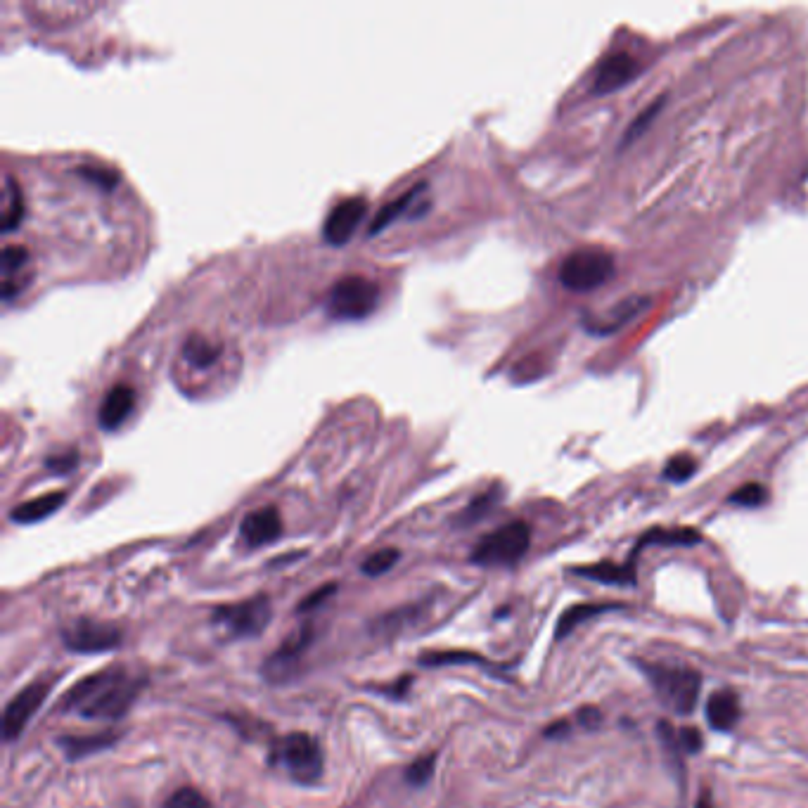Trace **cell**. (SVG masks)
Listing matches in <instances>:
<instances>
[{
    "mask_svg": "<svg viewBox=\"0 0 808 808\" xmlns=\"http://www.w3.org/2000/svg\"><path fill=\"white\" fill-rule=\"evenodd\" d=\"M143 683V678H138L124 664L107 666V669H100L91 673V676L81 678L64 695L62 709L67 714H79L83 718L117 721L136 702Z\"/></svg>",
    "mask_w": 808,
    "mask_h": 808,
    "instance_id": "cell-1",
    "label": "cell"
},
{
    "mask_svg": "<svg viewBox=\"0 0 808 808\" xmlns=\"http://www.w3.org/2000/svg\"><path fill=\"white\" fill-rule=\"evenodd\" d=\"M273 763L299 785H316L323 778V749L306 733L280 737L273 745Z\"/></svg>",
    "mask_w": 808,
    "mask_h": 808,
    "instance_id": "cell-2",
    "label": "cell"
},
{
    "mask_svg": "<svg viewBox=\"0 0 808 808\" xmlns=\"http://www.w3.org/2000/svg\"><path fill=\"white\" fill-rule=\"evenodd\" d=\"M531 529L527 522H510L486 534L472 550V562L479 567H512L527 555Z\"/></svg>",
    "mask_w": 808,
    "mask_h": 808,
    "instance_id": "cell-3",
    "label": "cell"
},
{
    "mask_svg": "<svg viewBox=\"0 0 808 808\" xmlns=\"http://www.w3.org/2000/svg\"><path fill=\"white\" fill-rule=\"evenodd\" d=\"M645 676L650 678L652 688L657 690L659 700L676 714H690L695 709L697 697H700L702 681L697 671L681 669V666H662V664H645Z\"/></svg>",
    "mask_w": 808,
    "mask_h": 808,
    "instance_id": "cell-4",
    "label": "cell"
},
{
    "mask_svg": "<svg viewBox=\"0 0 808 808\" xmlns=\"http://www.w3.org/2000/svg\"><path fill=\"white\" fill-rule=\"evenodd\" d=\"M380 304V287L363 275H344L327 297V313L335 320H363Z\"/></svg>",
    "mask_w": 808,
    "mask_h": 808,
    "instance_id": "cell-5",
    "label": "cell"
},
{
    "mask_svg": "<svg viewBox=\"0 0 808 808\" xmlns=\"http://www.w3.org/2000/svg\"><path fill=\"white\" fill-rule=\"evenodd\" d=\"M614 275V259L605 249H579L560 266V282L572 292H593Z\"/></svg>",
    "mask_w": 808,
    "mask_h": 808,
    "instance_id": "cell-6",
    "label": "cell"
},
{
    "mask_svg": "<svg viewBox=\"0 0 808 808\" xmlns=\"http://www.w3.org/2000/svg\"><path fill=\"white\" fill-rule=\"evenodd\" d=\"M273 607L268 595H256L252 600L235 602V605L218 607L214 612V621L228 631V636L235 638H254L266 631L271 624Z\"/></svg>",
    "mask_w": 808,
    "mask_h": 808,
    "instance_id": "cell-7",
    "label": "cell"
},
{
    "mask_svg": "<svg viewBox=\"0 0 808 808\" xmlns=\"http://www.w3.org/2000/svg\"><path fill=\"white\" fill-rule=\"evenodd\" d=\"M50 690H53V678H46V681L29 683L27 688H22L15 697H12L3 714L5 740L12 742L22 735V730L27 728L31 716H34L36 711L43 707V702L48 700Z\"/></svg>",
    "mask_w": 808,
    "mask_h": 808,
    "instance_id": "cell-8",
    "label": "cell"
},
{
    "mask_svg": "<svg viewBox=\"0 0 808 808\" xmlns=\"http://www.w3.org/2000/svg\"><path fill=\"white\" fill-rule=\"evenodd\" d=\"M62 640L69 650L79 654L109 652L121 645V631L112 624H102V621L76 619L64 628Z\"/></svg>",
    "mask_w": 808,
    "mask_h": 808,
    "instance_id": "cell-9",
    "label": "cell"
},
{
    "mask_svg": "<svg viewBox=\"0 0 808 808\" xmlns=\"http://www.w3.org/2000/svg\"><path fill=\"white\" fill-rule=\"evenodd\" d=\"M365 211H368V200L365 197H349V200L335 204L330 214H327L323 226V237L327 245L344 247L354 237L356 228L361 226Z\"/></svg>",
    "mask_w": 808,
    "mask_h": 808,
    "instance_id": "cell-10",
    "label": "cell"
},
{
    "mask_svg": "<svg viewBox=\"0 0 808 808\" xmlns=\"http://www.w3.org/2000/svg\"><path fill=\"white\" fill-rule=\"evenodd\" d=\"M311 643H313V626L304 624L292 638H287L285 643L271 654V659L264 664V676L273 683L287 681V678L292 676V671L299 666L301 657H304Z\"/></svg>",
    "mask_w": 808,
    "mask_h": 808,
    "instance_id": "cell-11",
    "label": "cell"
},
{
    "mask_svg": "<svg viewBox=\"0 0 808 808\" xmlns=\"http://www.w3.org/2000/svg\"><path fill=\"white\" fill-rule=\"evenodd\" d=\"M282 534V517L278 508L268 505V508H259L242 519L240 536L247 543V548H261V545L273 543L275 538Z\"/></svg>",
    "mask_w": 808,
    "mask_h": 808,
    "instance_id": "cell-12",
    "label": "cell"
},
{
    "mask_svg": "<svg viewBox=\"0 0 808 808\" xmlns=\"http://www.w3.org/2000/svg\"><path fill=\"white\" fill-rule=\"evenodd\" d=\"M636 62L633 57H628L626 53L609 55L607 60L600 62L598 72H595L593 79V93L595 95H609L614 91H619L621 86H626L628 81L636 76Z\"/></svg>",
    "mask_w": 808,
    "mask_h": 808,
    "instance_id": "cell-13",
    "label": "cell"
},
{
    "mask_svg": "<svg viewBox=\"0 0 808 808\" xmlns=\"http://www.w3.org/2000/svg\"><path fill=\"white\" fill-rule=\"evenodd\" d=\"M133 406H136V394H133V389L128 387V384H114L100 403L98 410L100 427L107 429V432L119 429L128 420Z\"/></svg>",
    "mask_w": 808,
    "mask_h": 808,
    "instance_id": "cell-14",
    "label": "cell"
},
{
    "mask_svg": "<svg viewBox=\"0 0 808 808\" xmlns=\"http://www.w3.org/2000/svg\"><path fill=\"white\" fill-rule=\"evenodd\" d=\"M707 721L714 730H733L740 721V700L733 690H718L707 702Z\"/></svg>",
    "mask_w": 808,
    "mask_h": 808,
    "instance_id": "cell-15",
    "label": "cell"
},
{
    "mask_svg": "<svg viewBox=\"0 0 808 808\" xmlns=\"http://www.w3.org/2000/svg\"><path fill=\"white\" fill-rule=\"evenodd\" d=\"M64 500H67V493L64 491H50V493H46V496L31 498V500H27V503L17 505V508L10 512V519L17 524L43 522V519L55 515V512L62 508Z\"/></svg>",
    "mask_w": 808,
    "mask_h": 808,
    "instance_id": "cell-16",
    "label": "cell"
},
{
    "mask_svg": "<svg viewBox=\"0 0 808 808\" xmlns=\"http://www.w3.org/2000/svg\"><path fill=\"white\" fill-rule=\"evenodd\" d=\"M117 742L114 733H100V735H86V737H60V747L69 759H83V756L102 752V749L112 747Z\"/></svg>",
    "mask_w": 808,
    "mask_h": 808,
    "instance_id": "cell-17",
    "label": "cell"
},
{
    "mask_svg": "<svg viewBox=\"0 0 808 808\" xmlns=\"http://www.w3.org/2000/svg\"><path fill=\"white\" fill-rule=\"evenodd\" d=\"M576 574L586 576V579H593V581L612 583V586H631V583H636V572H633L631 564H626V567H617V564L602 562V564H591V567H579L576 569Z\"/></svg>",
    "mask_w": 808,
    "mask_h": 808,
    "instance_id": "cell-18",
    "label": "cell"
},
{
    "mask_svg": "<svg viewBox=\"0 0 808 808\" xmlns=\"http://www.w3.org/2000/svg\"><path fill=\"white\" fill-rule=\"evenodd\" d=\"M221 356V346L209 342L204 335H190L183 344V358L188 361L192 368H209L214 365Z\"/></svg>",
    "mask_w": 808,
    "mask_h": 808,
    "instance_id": "cell-19",
    "label": "cell"
},
{
    "mask_svg": "<svg viewBox=\"0 0 808 808\" xmlns=\"http://www.w3.org/2000/svg\"><path fill=\"white\" fill-rule=\"evenodd\" d=\"M422 190H425V183L415 185V188H410L408 192H403L401 197H396V200H391L389 204H384V207L377 211V216L373 218V223H370L368 235L382 233V230L387 228L391 221H396V218H399L401 214H406V209L410 207V202H413Z\"/></svg>",
    "mask_w": 808,
    "mask_h": 808,
    "instance_id": "cell-20",
    "label": "cell"
},
{
    "mask_svg": "<svg viewBox=\"0 0 808 808\" xmlns=\"http://www.w3.org/2000/svg\"><path fill=\"white\" fill-rule=\"evenodd\" d=\"M3 230L5 233H12V230L19 228V223L24 221V195L22 188L15 183V178L5 176V200H3Z\"/></svg>",
    "mask_w": 808,
    "mask_h": 808,
    "instance_id": "cell-21",
    "label": "cell"
},
{
    "mask_svg": "<svg viewBox=\"0 0 808 808\" xmlns=\"http://www.w3.org/2000/svg\"><path fill=\"white\" fill-rule=\"evenodd\" d=\"M702 536L697 534L695 529H671V531H664V529H654L650 534H645L640 538L638 543V550L643 548L647 543H662V545H695L700 543Z\"/></svg>",
    "mask_w": 808,
    "mask_h": 808,
    "instance_id": "cell-22",
    "label": "cell"
},
{
    "mask_svg": "<svg viewBox=\"0 0 808 808\" xmlns=\"http://www.w3.org/2000/svg\"><path fill=\"white\" fill-rule=\"evenodd\" d=\"M605 609H612V607H602V605H579V607H572L567 609V612L560 617V624H557V638H564L569 636V633L574 631L576 626L581 624V621H586L588 617H595V614L605 612Z\"/></svg>",
    "mask_w": 808,
    "mask_h": 808,
    "instance_id": "cell-23",
    "label": "cell"
},
{
    "mask_svg": "<svg viewBox=\"0 0 808 808\" xmlns=\"http://www.w3.org/2000/svg\"><path fill=\"white\" fill-rule=\"evenodd\" d=\"M422 666H451V664H482L486 659L474 652H427L420 657Z\"/></svg>",
    "mask_w": 808,
    "mask_h": 808,
    "instance_id": "cell-24",
    "label": "cell"
},
{
    "mask_svg": "<svg viewBox=\"0 0 808 808\" xmlns=\"http://www.w3.org/2000/svg\"><path fill=\"white\" fill-rule=\"evenodd\" d=\"M74 171L79 173L81 178H86L88 183L98 185V188H102V190H105V192L114 190V188H117V185H119V173L114 171V169H107V166L81 164V166H76Z\"/></svg>",
    "mask_w": 808,
    "mask_h": 808,
    "instance_id": "cell-25",
    "label": "cell"
},
{
    "mask_svg": "<svg viewBox=\"0 0 808 808\" xmlns=\"http://www.w3.org/2000/svg\"><path fill=\"white\" fill-rule=\"evenodd\" d=\"M399 557H401V553L396 548H382V550H377V553H373L368 557V560L363 562V574L365 576H382V574H387L391 567H394L396 562H399Z\"/></svg>",
    "mask_w": 808,
    "mask_h": 808,
    "instance_id": "cell-26",
    "label": "cell"
},
{
    "mask_svg": "<svg viewBox=\"0 0 808 808\" xmlns=\"http://www.w3.org/2000/svg\"><path fill=\"white\" fill-rule=\"evenodd\" d=\"M162 808H211L209 799L195 787H181L164 801Z\"/></svg>",
    "mask_w": 808,
    "mask_h": 808,
    "instance_id": "cell-27",
    "label": "cell"
},
{
    "mask_svg": "<svg viewBox=\"0 0 808 808\" xmlns=\"http://www.w3.org/2000/svg\"><path fill=\"white\" fill-rule=\"evenodd\" d=\"M766 498H768L766 489H763L761 484L752 482V484L740 486V489L730 496V503L740 505V508H759V505L766 503Z\"/></svg>",
    "mask_w": 808,
    "mask_h": 808,
    "instance_id": "cell-28",
    "label": "cell"
},
{
    "mask_svg": "<svg viewBox=\"0 0 808 808\" xmlns=\"http://www.w3.org/2000/svg\"><path fill=\"white\" fill-rule=\"evenodd\" d=\"M496 500H498V493H496V491H486L484 496L474 498L472 503L465 508L463 515H460V524L479 522V519H482V517L486 515V512H489V510L493 508V505H496Z\"/></svg>",
    "mask_w": 808,
    "mask_h": 808,
    "instance_id": "cell-29",
    "label": "cell"
},
{
    "mask_svg": "<svg viewBox=\"0 0 808 808\" xmlns=\"http://www.w3.org/2000/svg\"><path fill=\"white\" fill-rule=\"evenodd\" d=\"M434 763H436L434 754H427V756H422V759H418L415 763H410V768L406 771V780L413 787L427 785V782L432 780V775H434Z\"/></svg>",
    "mask_w": 808,
    "mask_h": 808,
    "instance_id": "cell-30",
    "label": "cell"
},
{
    "mask_svg": "<svg viewBox=\"0 0 808 808\" xmlns=\"http://www.w3.org/2000/svg\"><path fill=\"white\" fill-rule=\"evenodd\" d=\"M697 472V463L688 455H678V458L669 460V465L664 467V477L669 482H688L692 474Z\"/></svg>",
    "mask_w": 808,
    "mask_h": 808,
    "instance_id": "cell-31",
    "label": "cell"
},
{
    "mask_svg": "<svg viewBox=\"0 0 808 808\" xmlns=\"http://www.w3.org/2000/svg\"><path fill=\"white\" fill-rule=\"evenodd\" d=\"M29 261V249L24 245H8L3 249V273L10 280L12 273H19Z\"/></svg>",
    "mask_w": 808,
    "mask_h": 808,
    "instance_id": "cell-32",
    "label": "cell"
},
{
    "mask_svg": "<svg viewBox=\"0 0 808 808\" xmlns=\"http://www.w3.org/2000/svg\"><path fill=\"white\" fill-rule=\"evenodd\" d=\"M76 465H79V453H76V451L50 455V458L46 460V467L53 474H69Z\"/></svg>",
    "mask_w": 808,
    "mask_h": 808,
    "instance_id": "cell-33",
    "label": "cell"
},
{
    "mask_svg": "<svg viewBox=\"0 0 808 808\" xmlns=\"http://www.w3.org/2000/svg\"><path fill=\"white\" fill-rule=\"evenodd\" d=\"M678 745H681L685 752L695 754L702 749V735L697 728H683L681 735H678Z\"/></svg>",
    "mask_w": 808,
    "mask_h": 808,
    "instance_id": "cell-34",
    "label": "cell"
},
{
    "mask_svg": "<svg viewBox=\"0 0 808 808\" xmlns=\"http://www.w3.org/2000/svg\"><path fill=\"white\" fill-rule=\"evenodd\" d=\"M335 583H330V586H323V588H318L316 593H311L309 598H306L304 602H301L299 605V612H311V609H316L320 602H325L327 600V595L330 593H335Z\"/></svg>",
    "mask_w": 808,
    "mask_h": 808,
    "instance_id": "cell-35",
    "label": "cell"
},
{
    "mask_svg": "<svg viewBox=\"0 0 808 808\" xmlns=\"http://www.w3.org/2000/svg\"><path fill=\"white\" fill-rule=\"evenodd\" d=\"M659 107H662V102H657V105H652L650 109H647V112H643V117H640V119L636 121V124H633L631 128H628V136H626V140H633V138H636L640 128L650 124V119L654 117V114H657V109H659Z\"/></svg>",
    "mask_w": 808,
    "mask_h": 808,
    "instance_id": "cell-36",
    "label": "cell"
},
{
    "mask_svg": "<svg viewBox=\"0 0 808 808\" xmlns=\"http://www.w3.org/2000/svg\"><path fill=\"white\" fill-rule=\"evenodd\" d=\"M579 718H581V723L586 728H595V726H598V721H600V714H598V709H583Z\"/></svg>",
    "mask_w": 808,
    "mask_h": 808,
    "instance_id": "cell-37",
    "label": "cell"
},
{
    "mask_svg": "<svg viewBox=\"0 0 808 808\" xmlns=\"http://www.w3.org/2000/svg\"><path fill=\"white\" fill-rule=\"evenodd\" d=\"M697 808H714V806H711L707 799H700V804H697Z\"/></svg>",
    "mask_w": 808,
    "mask_h": 808,
    "instance_id": "cell-38",
    "label": "cell"
},
{
    "mask_svg": "<svg viewBox=\"0 0 808 808\" xmlns=\"http://www.w3.org/2000/svg\"><path fill=\"white\" fill-rule=\"evenodd\" d=\"M121 808H136V804H124Z\"/></svg>",
    "mask_w": 808,
    "mask_h": 808,
    "instance_id": "cell-39",
    "label": "cell"
}]
</instances>
